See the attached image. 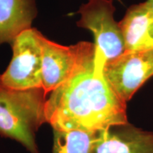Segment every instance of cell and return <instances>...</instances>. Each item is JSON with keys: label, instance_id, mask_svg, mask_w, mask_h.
I'll return each instance as SVG.
<instances>
[{"label": "cell", "instance_id": "2", "mask_svg": "<svg viewBox=\"0 0 153 153\" xmlns=\"http://www.w3.org/2000/svg\"><path fill=\"white\" fill-rule=\"evenodd\" d=\"M46 92L43 88L19 90L4 83L0 74V135L38 153L35 133L45 123Z\"/></svg>", "mask_w": 153, "mask_h": 153}, {"label": "cell", "instance_id": "12", "mask_svg": "<svg viewBox=\"0 0 153 153\" xmlns=\"http://www.w3.org/2000/svg\"><path fill=\"white\" fill-rule=\"evenodd\" d=\"M150 35L153 38V23L152 24V25H151L150 26Z\"/></svg>", "mask_w": 153, "mask_h": 153}, {"label": "cell", "instance_id": "4", "mask_svg": "<svg viewBox=\"0 0 153 153\" xmlns=\"http://www.w3.org/2000/svg\"><path fill=\"white\" fill-rule=\"evenodd\" d=\"M41 33L30 28L19 34L11 43L13 56L1 79L19 90L43 88V47Z\"/></svg>", "mask_w": 153, "mask_h": 153}, {"label": "cell", "instance_id": "1", "mask_svg": "<svg viewBox=\"0 0 153 153\" xmlns=\"http://www.w3.org/2000/svg\"><path fill=\"white\" fill-rule=\"evenodd\" d=\"M96 55L76 75L50 92L45 121L56 131L98 132L128 123L126 103L108 85Z\"/></svg>", "mask_w": 153, "mask_h": 153}, {"label": "cell", "instance_id": "6", "mask_svg": "<svg viewBox=\"0 0 153 153\" xmlns=\"http://www.w3.org/2000/svg\"><path fill=\"white\" fill-rule=\"evenodd\" d=\"M102 73L113 91L126 103L153 76V49L125 51L106 61Z\"/></svg>", "mask_w": 153, "mask_h": 153}, {"label": "cell", "instance_id": "10", "mask_svg": "<svg viewBox=\"0 0 153 153\" xmlns=\"http://www.w3.org/2000/svg\"><path fill=\"white\" fill-rule=\"evenodd\" d=\"M53 131V153H94L97 132Z\"/></svg>", "mask_w": 153, "mask_h": 153}, {"label": "cell", "instance_id": "7", "mask_svg": "<svg viewBox=\"0 0 153 153\" xmlns=\"http://www.w3.org/2000/svg\"><path fill=\"white\" fill-rule=\"evenodd\" d=\"M94 153H153V133L128 123L98 131Z\"/></svg>", "mask_w": 153, "mask_h": 153}, {"label": "cell", "instance_id": "11", "mask_svg": "<svg viewBox=\"0 0 153 153\" xmlns=\"http://www.w3.org/2000/svg\"><path fill=\"white\" fill-rule=\"evenodd\" d=\"M145 3L148 5V7L150 9L151 11L153 13V0H146Z\"/></svg>", "mask_w": 153, "mask_h": 153}, {"label": "cell", "instance_id": "5", "mask_svg": "<svg viewBox=\"0 0 153 153\" xmlns=\"http://www.w3.org/2000/svg\"><path fill=\"white\" fill-rule=\"evenodd\" d=\"M116 8L113 0H88L78 11V27L92 32L98 54L105 62L116 58L126 51L119 23L115 21Z\"/></svg>", "mask_w": 153, "mask_h": 153}, {"label": "cell", "instance_id": "3", "mask_svg": "<svg viewBox=\"0 0 153 153\" xmlns=\"http://www.w3.org/2000/svg\"><path fill=\"white\" fill-rule=\"evenodd\" d=\"M43 47V88L51 92L79 73L95 58V44L81 41L65 46L50 41L41 34Z\"/></svg>", "mask_w": 153, "mask_h": 153}, {"label": "cell", "instance_id": "9", "mask_svg": "<svg viewBox=\"0 0 153 153\" xmlns=\"http://www.w3.org/2000/svg\"><path fill=\"white\" fill-rule=\"evenodd\" d=\"M37 12L36 0H0V45L32 28Z\"/></svg>", "mask_w": 153, "mask_h": 153}, {"label": "cell", "instance_id": "8", "mask_svg": "<svg viewBox=\"0 0 153 153\" xmlns=\"http://www.w3.org/2000/svg\"><path fill=\"white\" fill-rule=\"evenodd\" d=\"M153 23V13L146 3L132 5L119 22L126 51L153 49V38L150 28Z\"/></svg>", "mask_w": 153, "mask_h": 153}]
</instances>
